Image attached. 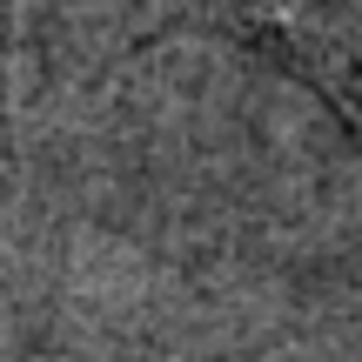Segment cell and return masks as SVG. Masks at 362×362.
I'll return each instance as SVG.
<instances>
[{
  "label": "cell",
  "instance_id": "6da1fadb",
  "mask_svg": "<svg viewBox=\"0 0 362 362\" xmlns=\"http://www.w3.org/2000/svg\"><path fill=\"white\" fill-rule=\"evenodd\" d=\"M315 7H329L336 13V54L342 61H356V74H362V0H315Z\"/></svg>",
  "mask_w": 362,
  "mask_h": 362
}]
</instances>
